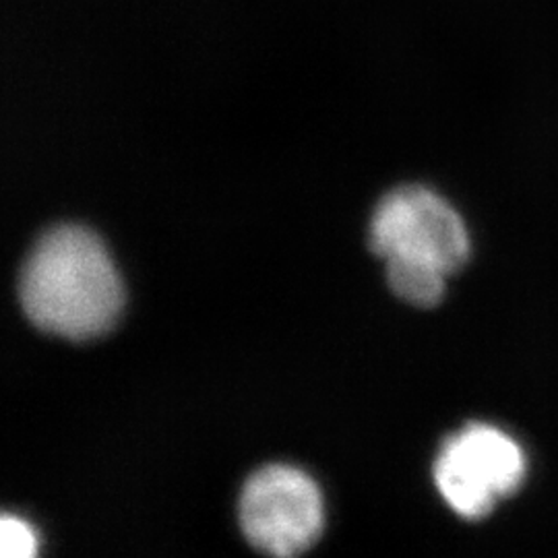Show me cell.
<instances>
[{"mask_svg":"<svg viewBox=\"0 0 558 558\" xmlns=\"http://www.w3.org/2000/svg\"><path fill=\"white\" fill-rule=\"evenodd\" d=\"M387 279L399 299L422 308L439 304L447 288L445 276L410 265H387Z\"/></svg>","mask_w":558,"mask_h":558,"instance_id":"5b68a950","label":"cell"},{"mask_svg":"<svg viewBox=\"0 0 558 558\" xmlns=\"http://www.w3.org/2000/svg\"><path fill=\"white\" fill-rule=\"evenodd\" d=\"M368 244L387 265H410L449 278L470 257V234L458 211L426 186H401L383 197Z\"/></svg>","mask_w":558,"mask_h":558,"instance_id":"7a4b0ae2","label":"cell"},{"mask_svg":"<svg viewBox=\"0 0 558 558\" xmlns=\"http://www.w3.org/2000/svg\"><path fill=\"white\" fill-rule=\"evenodd\" d=\"M527 474L518 440L490 424H468L442 442L435 482L447 505L465 519L488 515Z\"/></svg>","mask_w":558,"mask_h":558,"instance_id":"3957f363","label":"cell"},{"mask_svg":"<svg viewBox=\"0 0 558 558\" xmlns=\"http://www.w3.org/2000/svg\"><path fill=\"white\" fill-rule=\"evenodd\" d=\"M20 299L38 329L89 341L108 333L124 306V286L92 230L59 226L41 236L21 269Z\"/></svg>","mask_w":558,"mask_h":558,"instance_id":"6da1fadb","label":"cell"},{"mask_svg":"<svg viewBox=\"0 0 558 558\" xmlns=\"http://www.w3.org/2000/svg\"><path fill=\"white\" fill-rule=\"evenodd\" d=\"M240 527L267 557L304 555L323 532V497L315 480L292 465H267L240 495Z\"/></svg>","mask_w":558,"mask_h":558,"instance_id":"277c9868","label":"cell"},{"mask_svg":"<svg viewBox=\"0 0 558 558\" xmlns=\"http://www.w3.org/2000/svg\"><path fill=\"white\" fill-rule=\"evenodd\" d=\"M0 558H38V536L25 519L4 515L0 521Z\"/></svg>","mask_w":558,"mask_h":558,"instance_id":"8992f818","label":"cell"}]
</instances>
